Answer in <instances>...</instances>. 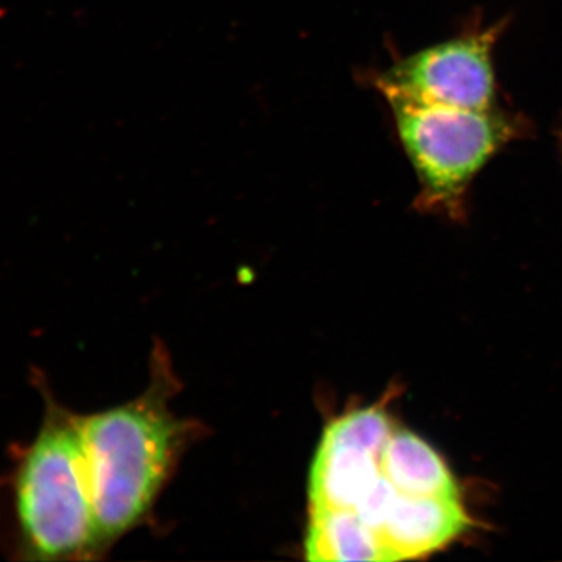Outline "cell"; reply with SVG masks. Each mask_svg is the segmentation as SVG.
Listing matches in <instances>:
<instances>
[{"mask_svg": "<svg viewBox=\"0 0 562 562\" xmlns=\"http://www.w3.org/2000/svg\"><path fill=\"white\" fill-rule=\"evenodd\" d=\"M20 552L55 561L98 549L79 417L50 406L13 476Z\"/></svg>", "mask_w": 562, "mask_h": 562, "instance_id": "7a4b0ae2", "label": "cell"}, {"mask_svg": "<svg viewBox=\"0 0 562 562\" xmlns=\"http://www.w3.org/2000/svg\"><path fill=\"white\" fill-rule=\"evenodd\" d=\"M497 29H487L417 52L379 80L384 95L435 105L486 111L494 101L492 47Z\"/></svg>", "mask_w": 562, "mask_h": 562, "instance_id": "277c9868", "label": "cell"}, {"mask_svg": "<svg viewBox=\"0 0 562 562\" xmlns=\"http://www.w3.org/2000/svg\"><path fill=\"white\" fill-rule=\"evenodd\" d=\"M471 520L460 498L398 495L379 530L386 561L412 560L449 546Z\"/></svg>", "mask_w": 562, "mask_h": 562, "instance_id": "8992f818", "label": "cell"}, {"mask_svg": "<svg viewBox=\"0 0 562 562\" xmlns=\"http://www.w3.org/2000/svg\"><path fill=\"white\" fill-rule=\"evenodd\" d=\"M392 432L390 416L375 406L333 422L313 461L312 513L353 512L382 475Z\"/></svg>", "mask_w": 562, "mask_h": 562, "instance_id": "5b68a950", "label": "cell"}, {"mask_svg": "<svg viewBox=\"0 0 562 562\" xmlns=\"http://www.w3.org/2000/svg\"><path fill=\"white\" fill-rule=\"evenodd\" d=\"M98 549L149 509L171 465L179 424L154 394L79 417Z\"/></svg>", "mask_w": 562, "mask_h": 562, "instance_id": "6da1fadb", "label": "cell"}, {"mask_svg": "<svg viewBox=\"0 0 562 562\" xmlns=\"http://www.w3.org/2000/svg\"><path fill=\"white\" fill-rule=\"evenodd\" d=\"M382 472L402 494L460 498L457 482L446 462L412 431L392 432L383 449Z\"/></svg>", "mask_w": 562, "mask_h": 562, "instance_id": "52a82bcc", "label": "cell"}, {"mask_svg": "<svg viewBox=\"0 0 562 562\" xmlns=\"http://www.w3.org/2000/svg\"><path fill=\"white\" fill-rule=\"evenodd\" d=\"M310 561H386L379 535L351 512L312 513Z\"/></svg>", "mask_w": 562, "mask_h": 562, "instance_id": "ba28073f", "label": "cell"}, {"mask_svg": "<svg viewBox=\"0 0 562 562\" xmlns=\"http://www.w3.org/2000/svg\"><path fill=\"white\" fill-rule=\"evenodd\" d=\"M428 203H460L469 181L512 136L505 117L386 95Z\"/></svg>", "mask_w": 562, "mask_h": 562, "instance_id": "3957f363", "label": "cell"}]
</instances>
